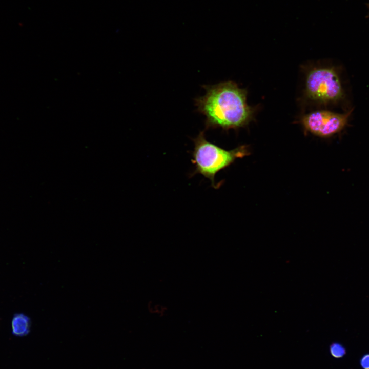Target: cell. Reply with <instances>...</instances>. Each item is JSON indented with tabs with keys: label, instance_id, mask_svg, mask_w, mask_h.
<instances>
[{
	"label": "cell",
	"instance_id": "1",
	"mask_svg": "<svg viewBox=\"0 0 369 369\" xmlns=\"http://www.w3.org/2000/svg\"><path fill=\"white\" fill-rule=\"evenodd\" d=\"M202 87L206 93L195 99V105L205 116L206 129H238L253 118L254 110L247 102V91L235 82L229 80Z\"/></svg>",
	"mask_w": 369,
	"mask_h": 369
},
{
	"label": "cell",
	"instance_id": "2",
	"mask_svg": "<svg viewBox=\"0 0 369 369\" xmlns=\"http://www.w3.org/2000/svg\"><path fill=\"white\" fill-rule=\"evenodd\" d=\"M193 140L194 147L192 162L195 170L192 175H202L209 179L212 186L216 189L217 188L215 183L216 174L233 163L237 158L245 156L248 152L244 146L227 150L208 141L204 131L200 132Z\"/></svg>",
	"mask_w": 369,
	"mask_h": 369
},
{
	"label": "cell",
	"instance_id": "3",
	"mask_svg": "<svg viewBox=\"0 0 369 369\" xmlns=\"http://www.w3.org/2000/svg\"><path fill=\"white\" fill-rule=\"evenodd\" d=\"M305 92L311 100L323 104L336 102L344 95L337 72L329 67L315 68L308 72Z\"/></svg>",
	"mask_w": 369,
	"mask_h": 369
},
{
	"label": "cell",
	"instance_id": "4",
	"mask_svg": "<svg viewBox=\"0 0 369 369\" xmlns=\"http://www.w3.org/2000/svg\"><path fill=\"white\" fill-rule=\"evenodd\" d=\"M351 112L340 114L327 110H318L304 115L301 120L308 132L319 137H329L344 128Z\"/></svg>",
	"mask_w": 369,
	"mask_h": 369
},
{
	"label": "cell",
	"instance_id": "5",
	"mask_svg": "<svg viewBox=\"0 0 369 369\" xmlns=\"http://www.w3.org/2000/svg\"><path fill=\"white\" fill-rule=\"evenodd\" d=\"M12 333L16 336H25L30 331L31 322L30 318L23 313L15 314L12 319Z\"/></svg>",
	"mask_w": 369,
	"mask_h": 369
},
{
	"label": "cell",
	"instance_id": "6",
	"mask_svg": "<svg viewBox=\"0 0 369 369\" xmlns=\"http://www.w3.org/2000/svg\"><path fill=\"white\" fill-rule=\"evenodd\" d=\"M148 309L152 315L159 317L165 316L168 311V308L166 305L154 301L148 303Z\"/></svg>",
	"mask_w": 369,
	"mask_h": 369
},
{
	"label": "cell",
	"instance_id": "7",
	"mask_svg": "<svg viewBox=\"0 0 369 369\" xmlns=\"http://www.w3.org/2000/svg\"><path fill=\"white\" fill-rule=\"evenodd\" d=\"M330 352L334 358L339 359L343 358L346 354L345 346L340 343L334 342L330 346Z\"/></svg>",
	"mask_w": 369,
	"mask_h": 369
},
{
	"label": "cell",
	"instance_id": "8",
	"mask_svg": "<svg viewBox=\"0 0 369 369\" xmlns=\"http://www.w3.org/2000/svg\"><path fill=\"white\" fill-rule=\"evenodd\" d=\"M359 363L362 369H369V353L364 354L361 356Z\"/></svg>",
	"mask_w": 369,
	"mask_h": 369
}]
</instances>
